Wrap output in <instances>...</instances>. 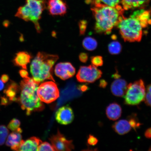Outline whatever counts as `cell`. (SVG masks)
Wrapping results in <instances>:
<instances>
[{
    "mask_svg": "<svg viewBox=\"0 0 151 151\" xmlns=\"http://www.w3.org/2000/svg\"><path fill=\"white\" fill-rule=\"evenodd\" d=\"M91 10L95 19L94 30L98 34L109 35L124 17V10L121 5L117 7L93 6Z\"/></svg>",
    "mask_w": 151,
    "mask_h": 151,
    "instance_id": "6da1fadb",
    "label": "cell"
},
{
    "mask_svg": "<svg viewBox=\"0 0 151 151\" xmlns=\"http://www.w3.org/2000/svg\"><path fill=\"white\" fill-rule=\"evenodd\" d=\"M39 85L29 77L24 78L20 82V96L17 101L27 116L33 112L42 111L45 108L44 104L37 94Z\"/></svg>",
    "mask_w": 151,
    "mask_h": 151,
    "instance_id": "7a4b0ae2",
    "label": "cell"
},
{
    "mask_svg": "<svg viewBox=\"0 0 151 151\" xmlns=\"http://www.w3.org/2000/svg\"><path fill=\"white\" fill-rule=\"evenodd\" d=\"M58 58L56 55L43 52L38 53L30 66L34 80L39 84L47 80L55 82L52 76L53 67Z\"/></svg>",
    "mask_w": 151,
    "mask_h": 151,
    "instance_id": "3957f363",
    "label": "cell"
},
{
    "mask_svg": "<svg viewBox=\"0 0 151 151\" xmlns=\"http://www.w3.org/2000/svg\"><path fill=\"white\" fill-rule=\"evenodd\" d=\"M47 0H26L25 5L18 9L16 16L26 22H31L35 24L37 32L41 29L39 20L46 8Z\"/></svg>",
    "mask_w": 151,
    "mask_h": 151,
    "instance_id": "277c9868",
    "label": "cell"
},
{
    "mask_svg": "<svg viewBox=\"0 0 151 151\" xmlns=\"http://www.w3.org/2000/svg\"><path fill=\"white\" fill-rule=\"evenodd\" d=\"M117 27L122 38L125 42H139L142 38V27L137 19L130 16L124 17L119 22Z\"/></svg>",
    "mask_w": 151,
    "mask_h": 151,
    "instance_id": "5b68a950",
    "label": "cell"
},
{
    "mask_svg": "<svg viewBox=\"0 0 151 151\" xmlns=\"http://www.w3.org/2000/svg\"><path fill=\"white\" fill-rule=\"evenodd\" d=\"M146 88L144 81L142 79L130 83L124 96V103L129 105H137L144 101Z\"/></svg>",
    "mask_w": 151,
    "mask_h": 151,
    "instance_id": "8992f818",
    "label": "cell"
},
{
    "mask_svg": "<svg viewBox=\"0 0 151 151\" xmlns=\"http://www.w3.org/2000/svg\"><path fill=\"white\" fill-rule=\"evenodd\" d=\"M37 92L41 101L47 104L55 101L60 96L57 86L52 81L42 83L38 88Z\"/></svg>",
    "mask_w": 151,
    "mask_h": 151,
    "instance_id": "52a82bcc",
    "label": "cell"
},
{
    "mask_svg": "<svg viewBox=\"0 0 151 151\" xmlns=\"http://www.w3.org/2000/svg\"><path fill=\"white\" fill-rule=\"evenodd\" d=\"M102 75L101 71L93 65L82 66L77 73L76 78L80 82L92 83L101 78Z\"/></svg>",
    "mask_w": 151,
    "mask_h": 151,
    "instance_id": "ba28073f",
    "label": "cell"
},
{
    "mask_svg": "<svg viewBox=\"0 0 151 151\" xmlns=\"http://www.w3.org/2000/svg\"><path fill=\"white\" fill-rule=\"evenodd\" d=\"M50 139L55 151H68L74 148L73 141L68 140L59 131L56 135L51 137Z\"/></svg>",
    "mask_w": 151,
    "mask_h": 151,
    "instance_id": "9c48e42d",
    "label": "cell"
},
{
    "mask_svg": "<svg viewBox=\"0 0 151 151\" xmlns=\"http://www.w3.org/2000/svg\"><path fill=\"white\" fill-rule=\"evenodd\" d=\"M54 71L56 76L63 80L71 78L76 73L75 68L69 62L58 63L55 66Z\"/></svg>",
    "mask_w": 151,
    "mask_h": 151,
    "instance_id": "30bf717a",
    "label": "cell"
},
{
    "mask_svg": "<svg viewBox=\"0 0 151 151\" xmlns=\"http://www.w3.org/2000/svg\"><path fill=\"white\" fill-rule=\"evenodd\" d=\"M55 119L58 123L67 125L73 122L74 115L72 109L68 106L60 107L56 111Z\"/></svg>",
    "mask_w": 151,
    "mask_h": 151,
    "instance_id": "8fae6325",
    "label": "cell"
},
{
    "mask_svg": "<svg viewBox=\"0 0 151 151\" xmlns=\"http://www.w3.org/2000/svg\"><path fill=\"white\" fill-rule=\"evenodd\" d=\"M47 6L49 13L52 16H61L67 13V6L63 0H48Z\"/></svg>",
    "mask_w": 151,
    "mask_h": 151,
    "instance_id": "7c38bea8",
    "label": "cell"
},
{
    "mask_svg": "<svg viewBox=\"0 0 151 151\" xmlns=\"http://www.w3.org/2000/svg\"><path fill=\"white\" fill-rule=\"evenodd\" d=\"M130 16L137 19L142 28H146L151 24V9H139Z\"/></svg>",
    "mask_w": 151,
    "mask_h": 151,
    "instance_id": "4fadbf2b",
    "label": "cell"
},
{
    "mask_svg": "<svg viewBox=\"0 0 151 151\" xmlns=\"http://www.w3.org/2000/svg\"><path fill=\"white\" fill-rule=\"evenodd\" d=\"M127 86V83L125 80L120 78L116 79L111 85V92L116 97H122L125 95Z\"/></svg>",
    "mask_w": 151,
    "mask_h": 151,
    "instance_id": "5bb4252c",
    "label": "cell"
},
{
    "mask_svg": "<svg viewBox=\"0 0 151 151\" xmlns=\"http://www.w3.org/2000/svg\"><path fill=\"white\" fill-rule=\"evenodd\" d=\"M151 0H121V4L125 10L145 9Z\"/></svg>",
    "mask_w": 151,
    "mask_h": 151,
    "instance_id": "9a60e30c",
    "label": "cell"
},
{
    "mask_svg": "<svg viewBox=\"0 0 151 151\" xmlns=\"http://www.w3.org/2000/svg\"><path fill=\"white\" fill-rule=\"evenodd\" d=\"M42 142L38 138L32 137L26 141L22 140L18 151H37L39 145Z\"/></svg>",
    "mask_w": 151,
    "mask_h": 151,
    "instance_id": "2e32d148",
    "label": "cell"
},
{
    "mask_svg": "<svg viewBox=\"0 0 151 151\" xmlns=\"http://www.w3.org/2000/svg\"><path fill=\"white\" fill-rule=\"evenodd\" d=\"M21 133L18 131H14L9 134L6 142V146L11 147L13 150L18 151L22 140Z\"/></svg>",
    "mask_w": 151,
    "mask_h": 151,
    "instance_id": "e0dca14e",
    "label": "cell"
},
{
    "mask_svg": "<svg viewBox=\"0 0 151 151\" xmlns=\"http://www.w3.org/2000/svg\"><path fill=\"white\" fill-rule=\"evenodd\" d=\"M106 116L109 119L116 120L120 118L122 114V108L117 103H111L106 109Z\"/></svg>",
    "mask_w": 151,
    "mask_h": 151,
    "instance_id": "ac0fdd59",
    "label": "cell"
},
{
    "mask_svg": "<svg viewBox=\"0 0 151 151\" xmlns=\"http://www.w3.org/2000/svg\"><path fill=\"white\" fill-rule=\"evenodd\" d=\"M32 58L31 55L25 52H19L17 54L14 60V64L16 66L27 69V65Z\"/></svg>",
    "mask_w": 151,
    "mask_h": 151,
    "instance_id": "d6986e66",
    "label": "cell"
},
{
    "mask_svg": "<svg viewBox=\"0 0 151 151\" xmlns=\"http://www.w3.org/2000/svg\"><path fill=\"white\" fill-rule=\"evenodd\" d=\"M20 90V86L14 81H11L4 91V93L9 101H17V94Z\"/></svg>",
    "mask_w": 151,
    "mask_h": 151,
    "instance_id": "ffe728a7",
    "label": "cell"
},
{
    "mask_svg": "<svg viewBox=\"0 0 151 151\" xmlns=\"http://www.w3.org/2000/svg\"><path fill=\"white\" fill-rule=\"evenodd\" d=\"M112 127L114 131L120 135L125 134L131 129V127L129 122L124 119L115 122Z\"/></svg>",
    "mask_w": 151,
    "mask_h": 151,
    "instance_id": "44dd1931",
    "label": "cell"
},
{
    "mask_svg": "<svg viewBox=\"0 0 151 151\" xmlns=\"http://www.w3.org/2000/svg\"><path fill=\"white\" fill-rule=\"evenodd\" d=\"M86 3L92 6H107L117 7L122 5L121 0H86Z\"/></svg>",
    "mask_w": 151,
    "mask_h": 151,
    "instance_id": "7402d4cb",
    "label": "cell"
},
{
    "mask_svg": "<svg viewBox=\"0 0 151 151\" xmlns=\"http://www.w3.org/2000/svg\"><path fill=\"white\" fill-rule=\"evenodd\" d=\"M83 46L86 50L92 51L97 48L98 43L96 40L91 37L85 38L82 42Z\"/></svg>",
    "mask_w": 151,
    "mask_h": 151,
    "instance_id": "603a6c76",
    "label": "cell"
},
{
    "mask_svg": "<svg viewBox=\"0 0 151 151\" xmlns=\"http://www.w3.org/2000/svg\"><path fill=\"white\" fill-rule=\"evenodd\" d=\"M122 50V45L118 41H113L109 43L108 46L109 52L112 55L119 54Z\"/></svg>",
    "mask_w": 151,
    "mask_h": 151,
    "instance_id": "cb8c5ba5",
    "label": "cell"
},
{
    "mask_svg": "<svg viewBox=\"0 0 151 151\" xmlns=\"http://www.w3.org/2000/svg\"><path fill=\"white\" fill-rule=\"evenodd\" d=\"M9 133V130L6 126L4 125H0V146L4 144Z\"/></svg>",
    "mask_w": 151,
    "mask_h": 151,
    "instance_id": "d4e9b609",
    "label": "cell"
},
{
    "mask_svg": "<svg viewBox=\"0 0 151 151\" xmlns=\"http://www.w3.org/2000/svg\"><path fill=\"white\" fill-rule=\"evenodd\" d=\"M21 123L19 120L16 118L11 120L7 126V128L13 132L18 131L20 128Z\"/></svg>",
    "mask_w": 151,
    "mask_h": 151,
    "instance_id": "484cf974",
    "label": "cell"
},
{
    "mask_svg": "<svg viewBox=\"0 0 151 151\" xmlns=\"http://www.w3.org/2000/svg\"><path fill=\"white\" fill-rule=\"evenodd\" d=\"M91 61L92 65L96 67L101 66L103 64V57L100 56L92 57L91 58Z\"/></svg>",
    "mask_w": 151,
    "mask_h": 151,
    "instance_id": "4316f807",
    "label": "cell"
},
{
    "mask_svg": "<svg viewBox=\"0 0 151 151\" xmlns=\"http://www.w3.org/2000/svg\"><path fill=\"white\" fill-rule=\"evenodd\" d=\"M144 101L147 106L151 107V84L147 86Z\"/></svg>",
    "mask_w": 151,
    "mask_h": 151,
    "instance_id": "83f0119b",
    "label": "cell"
},
{
    "mask_svg": "<svg viewBox=\"0 0 151 151\" xmlns=\"http://www.w3.org/2000/svg\"><path fill=\"white\" fill-rule=\"evenodd\" d=\"M128 122H129L130 126L132 128H133L134 130L136 131L137 128L140 127L142 124L139 122L137 119L135 118L134 116L130 117L128 119Z\"/></svg>",
    "mask_w": 151,
    "mask_h": 151,
    "instance_id": "f1b7e54d",
    "label": "cell"
},
{
    "mask_svg": "<svg viewBox=\"0 0 151 151\" xmlns=\"http://www.w3.org/2000/svg\"><path fill=\"white\" fill-rule=\"evenodd\" d=\"M37 151H55L53 147L47 142H42L38 147Z\"/></svg>",
    "mask_w": 151,
    "mask_h": 151,
    "instance_id": "f546056e",
    "label": "cell"
},
{
    "mask_svg": "<svg viewBox=\"0 0 151 151\" xmlns=\"http://www.w3.org/2000/svg\"><path fill=\"white\" fill-rule=\"evenodd\" d=\"M87 26V22L86 20H81L79 22V27L80 28V35H84Z\"/></svg>",
    "mask_w": 151,
    "mask_h": 151,
    "instance_id": "4dcf8cb0",
    "label": "cell"
},
{
    "mask_svg": "<svg viewBox=\"0 0 151 151\" xmlns=\"http://www.w3.org/2000/svg\"><path fill=\"white\" fill-rule=\"evenodd\" d=\"M88 144L91 146H95L98 142V139L94 136L90 135L88 140Z\"/></svg>",
    "mask_w": 151,
    "mask_h": 151,
    "instance_id": "1f68e13d",
    "label": "cell"
},
{
    "mask_svg": "<svg viewBox=\"0 0 151 151\" xmlns=\"http://www.w3.org/2000/svg\"><path fill=\"white\" fill-rule=\"evenodd\" d=\"M79 58L81 62L84 63H86L88 59V54L86 53H81L79 56Z\"/></svg>",
    "mask_w": 151,
    "mask_h": 151,
    "instance_id": "d6a6232c",
    "label": "cell"
},
{
    "mask_svg": "<svg viewBox=\"0 0 151 151\" xmlns=\"http://www.w3.org/2000/svg\"><path fill=\"white\" fill-rule=\"evenodd\" d=\"M19 74L23 78L28 77V73L26 69H22L19 71Z\"/></svg>",
    "mask_w": 151,
    "mask_h": 151,
    "instance_id": "836d02e7",
    "label": "cell"
},
{
    "mask_svg": "<svg viewBox=\"0 0 151 151\" xmlns=\"http://www.w3.org/2000/svg\"><path fill=\"white\" fill-rule=\"evenodd\" d=\"M9 100L5 97L1 98V104L3 105H6L9 103Z\"/></svg>",
    "mask_w": 151,
    "mask_h": 151,
    "instance_id": "e575fe53",
    "label": "cell"
},
{
    "mask_svg": "<svg viewBox=\"0 0 151 151\" xmlns=\"http://www.w3.org/2000/svg\"><path fill=\"white\" fill-rule=\"evenodd\" d=\"M145 136L147 139H151V127L148 128L145 132Z\"/></svg>",
    "mask_w": 151,
    "mask_h": 151,
    "instance_id": "d590c367",
    "label": "cell"
},
{
    "mask_svg": "<svg viewBox=\"0 0 151 151\" xmlns=\"http://www.w3.org/2000/svg\"><path fill=\"white\" fill-rule=\"evenodd\" d=\"M107 85V83L104 80H101L100 81L99 86L100 87L105 88L106 87Z\"/></svg>",
    "mask_w": 151,
    "mask_h": 151,
    "instance_id": "8d00e7d4",
    "label": "cell"
},
{
    "mask_svg": "<svg viewBox=\"0 0 151 151\" xmlns=\"http://www.w3.org/2000/svg\"><path fill=\"white\" fill-rule=\"evenodd\" d=\"M9 77L8 75L4 74L1 77V80L4 83H7L9 80Z\"/></svg>",
    "mask_w": 151,
    "mask_h": 151,
    "instance_id": "74e56055",
    "label": "cell"
},
{
    "mask_svg": "<svg viewBox=\"0 0 151 151\" xmlns=\"http://www.w3.org/2000/svg\"><path fill=\"white\" fill-rule=\"evenodd\" d=\"M4 88V83L1 80H0V91H1L2 90H3Z\"/></svg>",
    "mask_w": 151,
    "mask_h": 151,
    "instance_id": "f35d334b",
    "label": "cell"
},
{
    "mask_svg": "<svg viewBox=\"0 0 151 151\" xmlns=\"http://www.w3.org/2000/svg\"><path fill=\"white\" fill-rule=\"evenodd\" d=\"M113 77L116 79H118L120 78V75H119L117 73H116L113 75Z\"/></svg>",
    "mask_w": 151,
    "mask_h": 151,
    "instance_id": "ab89813d",
    "label": "cell"
},
{
    "mask_svg": "<svg viewBox=\"0 0 151 151\" xmlns=\"http://www.w3.org/2000/svg\"><path fill=\"white\" fill-rule=\"evenodd\" d=\"M149 151H151V146L150 147V148H149Z\"/></svg>",
    "mask_w": 151,
    "mask_h": 151,
    "instance_id": "60d3db41",
    "label": "cell"
}]
</instances>
